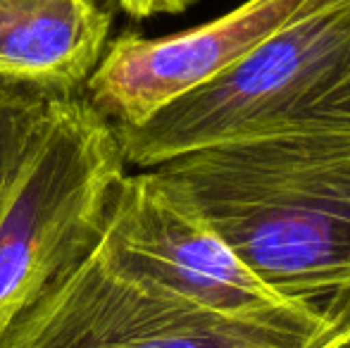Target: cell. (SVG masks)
<instances>
[{"instance_id": "1", "label": "cell", "mask_w": 350, "mask_h": 348, "mask_svg": "<svg viewBox=\"0 0 350 348\" xmlns=\"http://www.w3.org/2000/svg\"><path fill=\"white\" fill-rule=\"evenodd\" d=\"M157 170L267 286L334 320L350 298V129L226 141Z\"/></svg>"}, {"instance_id": "2", "label": "cell", "mask_w": 350, "mask_h": 348, "mask_svg": "<svg viewBox=\"0 0 350 348\" xmlns=\"http://www.w3.org/2000/svg\"><path fill=\"white\" fill-rule=\"evenodd\" d=\"M141 170L226 141L350 129V0H327L141 126H115Z\"/></svg>"}, {"instance_id": "3", "label": "cell", "mask_w": 350, "mask_h": 348, "mask_svg": "<svg viewBox=\"0 0 350 348\" xmlns=\"http://www.w3.org/2000/svg\"><path fill=\"white\" fill-rule=\"evenodd\" d=\"M124 174L115 124L88 98L46 103L0 189V332L98 246Z\"/></svg>"}, {"instance_id": "4", "label": "cell", "mask_w": 350, "mask_h": 348, "mask_svg": "<svg viewBox=\"0 0 350 348\" xmlns=\"http://www.w3.org/2000/svg\"><path fill=\"white\" fill-rule=\"evenodd\" d=\"M350 332L219 315L122 267L98 243L0 332V348H348Z\"/></svg>"}, {"instance_id": "5", "label": "cell", "mask_w": 350, "mask_h": 348, "mask_svg": "<svg viewBox=\"0 0 350 348\" xmlns=\"http://www.w3.org/2000/svg\"><path fill=\"white\" fill-rule=\"evenodd\" d=\"M98 243L129 272L219 315L308 332L334 322L267 286L157 168L117 184Z\"/></svg>"}, {"instance_id": "6", "label": "cell", "mask_w": 350, "mask_h": 348, "mask_svg": "<svg viewBox=\"0 0 350 348\" xmlns=\"http://www.w3.org/2000/svg\"><path fill=\"white\" fill-rule=\"evenodd\" d=\"M322 3L327 0H245L212 22L170 36L126 31L107 43L86 98L115 126H141Z\"/></svg>"}, {"instance_id": "7", "label": "cell", "mask_w": 350, "mask_h": 348, "mask_svg": "<svg viewBox=\"0 0 350 348\" xmlns=\"http://www.w3.org/2000/svg\"><path fill=\"white\" fill-rule=\"evenodd\" d=\"M110 29L100 0H0V84L48 101L81 96Z\"/></svg>"}, {"instance_id": "8", "label": "cell", "mask_w": 350, "mask_h": 348, "mask_svg": "<svg viewBox=\"0 0 350 348\" xmlns=\"http://www.w3.org/2000/svg\"><path fill=\"white\" fill-rule=\"evenodd\" d=\"M48 98L0 84V189L24 153Z\"/></svg>"}, {"instance_id": "9", "label": "cell", "mask_w": 350, "mask_h": 348, "mask_svg": "<svg viewBox=\"0 0 350 348\" xmlns=\"http://www.w3.org/2000/svg\"><path fill=\"white\" fill-rule=\"evenodd\" d=\"M117 8L124 10L134 19H148L157 14H179L189 10L196 0H115Z\"/></svg>"}, {"instance_id": "10", "label": "cell", "mask_w": 350, "mask_h": 348, "mask_svg": "<svg viewBox=\"0 0 350 348\" xmlns=\"http://www.w3.org/2000/svg\"><path fill=\"white\" fill-rule=\"evenodd\" d=\"M334 320H338V322H341V325L350 332V298H348L346 303H343L341 308H338V312L334 315ZM348 348H350V344H348Z\"/></svg>"}]
</instances>
